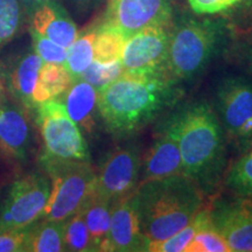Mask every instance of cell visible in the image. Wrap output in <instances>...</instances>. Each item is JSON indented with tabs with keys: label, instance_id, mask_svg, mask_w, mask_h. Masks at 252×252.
Here are the masks:
<instances>
[{
	"label": "cell",
	"instance_id": "cell-28",
	"mask_svg": "<svg viewBox=\"0 0 252 252\" xmlns=\"http://www.w3.org/2000/svg\"><path fill=\"white\" fill-rule=\"evenodd\" d=\"M186 252H231L229 245L213 228L207 212V219L191 239Z\"/></svg>",
	"mask_w": 252,
	"mask_h": 252
},
{
	"label": "cell",
	"instance_id": "cell-8",
	"mask_svg": "<svg viewBox=\"0 0 252 252\" xmlns=\"http://www.w3.org/2000/svg\"><path fill=\"white\" fill-rule=\"evenodd\" d=\"M216 111L225 133L243 152L252 132V82L229 76L216 88Z\"/></svg>",
	"mask_w": 252,
	"mask_h": 252
},
{
	"label": "cell",
	"instance_id": "cell-6",
	"mask_svg": "<svg viewBox=\"0 0 252 252\" xmlns=\"http://www.w3.org/2000/svg\"><path fill=\"white\" fill-rule=\"evenodd\" d=\"M43 143L40 161H89L90 154L81 128L69 117L64 104L47 100L35 106Z\"/></svg>",
	"mask_w": 252,
	"mask_h": 252
},
{
	"label": "cell",
	"instance_id": "cell-36",
	"mask_svg": "<svg viewBox=\"0 0 252 252\" xmlns=\"http://www.w3.org/2000/svg\"><path fill=\"white\" fill-rule=\"evenodd\" d=\"M2 90H4V80H2V75H1V65H0V96H1Z\"/></svg>",
	"mask_w": 252,
	"mask_h": 252
},
{
	"label": "cell",
	"instance_id": "cell-24",
	"mask_svg": "<svg viewBox=\"0 0 252 252\" xmlns=\"http://www.w3.org/2000/svg\"><path fill=\"white\" fill-rule=\"evenodd\" d=\"M23 0H0V47L18 36L26 19Z\"/></svg>",
	"mask_w": 252,
	"mask_h": 252
},
{
	"label": "cell",
	"instance_id": "cell-31",
	"mask_svg": "<svg viewBox=\"0 0 252 252\" xmlns=\"http://www.w3.org/2000/svg\"><path fill=\"white\" fill-rule=\"evenodd\" d=\"M247 0H186L187 5L197 17H214L234 11Z\"/></svg>",
	"mask_w": 252,
	"mask_h": 252
},
{
	"label": "cell",
	"instance_id": "cell-27",
	"mask_svg": "<svg viewBox=\"0 0 252 252\" xmlns=\"http://www.w3.org/2000/svg\"><path fill=\"white\" fill-rule=\"evenodd\" d=\"M224 184L232 194L252 198V150L244 152L230 167Z\"/></svg>",
	"mask_w": 252,
	"mask_h": 252
},
{
	"label": "cell",
	"instance_id": "cell-23",
	"mask_svg": "<svg viewBox=\"0 0 252 252\" xmlns=\"http://www.w3.org/2000/svg\"><path fill=\"white\" fill-rule=\"evenodd\" d=\"M127 39L122 32L97 25L94 42V61L102 63L121 61Z\"/></svg>",
	"mask_w": 252,
	"mask_h": 252
},
{
	"label": "cell",
	"instance_id": "cell-16",
	"mask_svg": "<svg viewBox=\"0 0 252 252\" xmlns=\"http://www.w3.org/2000/svg\"><path fill=\"white\" fill-rule=\"evenodd\" d=\"M26 108L11 102L0 103V151L15 161L30 153L32 132Z\"/></svg>",
	"mask_w": 252,
	"mask_h": 252
},
{
	"label": "cell",
	"instance_id": "cell-13",
	"mask_svg": "<svg viewBox=\"0 0 252 252\" xmlns=\"http://www.w3.org/2000/svg\"><path fill=\"white\" fill-rule=\"evenodd\" d=\"M176 174H182L178 111L167 116L153 145L141 159L139 184Z\"/></svg>",
	"mask_w": 252,
	"mask_h": 252
},
{
	"label": "cell",
	"instance_id": "cell-2",
	"mask_svg": "<svg viewBox=\"0 0 252 252\" xmlns=\"http://www.w3.org/2000/svg\"><path fill=\"white\" fill-rule=\"evenodd\" d=\"M182 174L203 193L213 190L225 168V131L210 104L196 102L178 110Z\"/></svg>",
	"mask_w": 252,
	"mask_h": 252
},
{
	"label": "cell",
	"instance_id": "cell-22",
	"mask_svg": "<svg viewBox=\"0 0 252 252\" xmlns=\"http://www.w3.org/2000/svg\"><path fill=\"white\" fill-rule=\"evenodd\" d=\"M94 37H96V27L84 32L81 35L78 34L76 40L67 50L64 65L74 81L80 78L81 75L94 62Z\"/></svg>",
	"mask_w": 252,
	"mask_h": 252
},
{
	"label": "cell",
	"instance_id": "cell-21",
	"mask_svg": "<svg viewBox=\"0 0 252 252\" xmlns=\"http://www.w3.org/2000/svg\"><path fill=\"white\" fill-rule=\"evenodd\" d=\"M61 251H65L61 220H39L28 226L25 252Z\"/></svg>",
	"mask_w": 252,
	"mask_h": 252
},
{
	"label": "cell",
	"instance_id": "cell-4",
	"mask_svg": "<svg viewBox=\"0 0 252 252\" xmlns=\"http://www.w3.org/2000/svg\"><path fill=\"white\" fill-rule=\"evenodd\" d=\"M224 25L213 19L184 15L171 26L168 71L175 80H189L212 61L224 35Z\"/></svg>",
	"mask_w": 252,
	"mask_h": 252
},
{
	"label": "cell",
	"instance_id": "cell-10",
	"mask_svg": "<svg viewBox=\"0 0 252 252\" xmlns=\"http://www.w3.org/2000/svg\"><path fill=\"white\" fill-rule=\"evenodd\" d=\"M172 17V0H106L99 25L130 37L143 28L171 25Z\"/></svg>",
	"mask_w": 252,
	"mask_h": 252
},
{
	"label": "cell",
	"instance_id": "cell-3",
	"mask_svg": "<svg viewBox=\"0 0 252 252\" xmlns=\"http://www.w3.org/2000/svg\"><path fill=\"white\" fill-rule=\"evenodd\" d=\"M134 193L141 234L147 243L171 237L203 209V191L185 174L143 182Z\"/></svg>",
	"mask_w": 252,
	"mask_h": 252
},
{
	"label": "cell",
	"instance_id": "cell-12",
	"mask_svg": "<svg viewBox=\"0 0 252 252\" xmlns=\"http://www.w3.org/2000/svg\"><path fill=\"white\" fill-rule=\"evenodd\" d=\"M213 228L234 252H252V198H217L207 209Z\"/></svg>",
	"mask_w": 252,
	"mask_h": 252
},
{
	"label": "cell",
	"instance_id": "cell-26",
	"mask_svg": "<svg viewBox=\"0 0 252 252\" xmlns=\"http://www.w3.org/2000/svg\"><path fill=\"white\" fill-rule=\"evenodd\" d=\"M63 243L65 251H94L89 229L82 210L63 220Z\"/></svg>",
	"mask_w": 252,
	"mask_h": 252
},
{
	"label": "cell",
	"instance_id": "cell-29",
	"mask_svg": "<svg viewBox=\"0 0 252 252\" xmlns=\"http://www.w3.org/2000/svg\"><path fill=\"white\" fill-rule=\"evenodd\" d=\"M123 65L121 61H115L110 63H102L94 61L87 70L81 75L80 78L87 81L97 90L102 89L106 84L111 83L116 78L122 75ZM78 80V78H77Z\"/></svg>",
	"mask_w": 252,
	"mask_h": 252
},
{
	"label": "cell",
	"instance_id": "cell-33",
	"mask_svg": "<svg viewBox=\"0 0 252 252\" xmlns=\"http://www.w3.org/2000/svg\"><path fill=\"white\" fill-rule=\"evenodd\" d=\"M103 1L104 0H68L75 13L80 17L89 14L93 9L98 7Z\"/></svg>",
	"mask_w": 252,
	"mask_h": 252
},
{
	"label": "cell",
	"instance_id": "cell-37",
	"mask_svg": "<svg viewBox=\"0 0 252 252\" xmlns=\"http://www.w3.org/2000/svg\"><path fill=\"white\" fill-rule=\"evenodd\" d=\"M36 1H39V0H23L24 4H26L27 6L34 4V2H36Z\"/></svg>",
	"mask_w": 252,
	"mask_h": 252
},
{
	"label": "cell",
	"instance_id": "cell-9",
	"mask_svg": "<svg viewBox=\"0 0 252 252\" xmlns=\"http://www.w3.org/2000/svg\"><path fill=\"white\" fill-rule=\"evenodd\" d=\"M171 25H154L126 40L122 54L123 70L133 74L168 71Z\"/></svg>",
	"mask_w": 252,
	"mask_h": 252
},
{
	"label": "cell",
	"instance_id": "cell-20",
	"mask_svg": "<svg viewBox=\"0 0 252 252\" xmlns=\"http://www.w3.org/2000/svg\"><path fill=\"white\" fill-rule=\"evenodd\" d=\"M72 82L74 80L64 64L43 62L33 93L34 103L37 105L47 100L58 98L67 93Z\"/></svg>",
	"mask_w": 252,
	"mask_h": 252
},
{
	"label": "cell",
	"instance_id": "cell-15",
	"mask_svg": "<svg viewBox=\"0 0 252 252\" xmlns=\"http://www.w3.org/2000/svg\"><path fill=\"white\" fill-rule=\"evenodd\" d=\"M30 28L67 49L80 34L75 21L58 0H39L30 5Z\"/></svg>",
	"mask_w": 252,
	"mask_h": 252
},
{
	"label": "cell",
	"instance_id": "cell-7",
	"mask_svg": "<svg viewBox=\"0 0 252 252\" xmlns=\"http://www.w3.org/2000/svg\"><path fill=\"white\" fill-rule=\"evenodd\" d=\"M49 194L50 181L39 173L14 180L0 198V231L25 229L37 222L45 212Z\"/></svg>",
	"mask_w": 252,
	"mask_h": 252
},
{
	"label": "cell",
	"instance_id": "cell-14",
	"mask_svg": "<svg viewBox=\"0 0 252 252\" xmlns=\"http://www.w3.org/2000/svg\"><path fill=\"white\" fill-rule=\"evenodd\" d=\"M134 191L113 202L104 251H146L147 241L141 234Z\"/></svg>",
	"mask_w": 252,
	"mask_h": 252
},
{
	"label": "cell",
	"instance_id": "cell-18",
	"mask_svg": "<svg viewBox=\"0 0 252 252\" xmlns=\"http://www.w3.org/2000/svg\"><path fill=\"white\" fill-rule=\"evenodd\" d=\"M97 99L98 90L82 78L72 82L65 94L64 108L69 117L76 123L81 131L87 133H93L96 127Z\"/></svg>",
	"mask_w": 252,
	"mask_h": 252
},
{
	"label": "cell",
	"instance_id": "cell-25",
	"mask_svg": "<svg viewBox=\"0 0 252 252\" xmlns=\"http://www.w3.org/2000/svg\"><path fill=\"white\" fill-rule=\"evenodd\" d=\"M207 219V209H202L197 216L180 231L175 232L171 237L158 242H149L146 251L152 252H186L189 243Z\"/></svg>",
	"mask_w": 252,
	"mask_h": 252
},
{
	"label": "cell",
	"instance_id": "cell-32",
	"mask_svg": "<svg viewBox=\"0 0 252 252\" xmlns=\"http://www.w3.org/2000/svg\"><path fill=\"white\" fill-rule=\"evenodd\" d=\"M28 226L0 231V252H25Z\"/></svg>",
	"mask_w": 252,
	"mask_h": 252
},
{
	"label": "cell",
	"instance_id": "cell-5",
	"mask_svg": "<svg viewBox=\"0 0 252 252\" xmlns=\"http://www.w3.org/2000/svg\"><path fill=\"white\" fill-rule=\"evenodd\" d=\"M50 178V194L40 220H65L96 190L97 173L89 161H41Z\"/></svg>",
	"mask_w": 252,
	"mask_h": 252
},
{
	"label": "cell",
	"instance_id": "cell-17",
	"mask_svg": "<svg viewBox=\"0 0 252 252\" xmlns=\"http://www.w3.org/2000/svg\"><path fill=\"white\" fill-rule=\"evenodd\" d=\"M43 61L34 50H27L12 61L7 71V83L11 94L27 110L35 109L33 93Z\"/></svg>",
	"mask_w": 252,
	"mask_h": 252
},
{
	"label": "cell",
	"instance_id": "cell-30",
	"mask_svg": "<svg viewBox=\"0 0 252 252\" xmlns=\"http://www.w3.org/2000/svg\"><path fill=\"white\" fill-rule=\"evenodd\" d=\"M30 35L32 39V48L42 59L43 62L64 64L65 59H67V48L53 42L52 40L42 36L31 28Z\"/></svg>",
	"mask_w": 252,
	"mask_h": 252
},
{
	"label": "cell",
	"instance_id": "cell-34",
	"mask_svg": "<svg viewBox=\"0 0 252 252\" xmlns=\"http://www.w3.org/2000/svg\"><path fill=\"white\" fill-rule=\"evenodd\" d=\"M243 61L248 71L252 74V45L245 47L243 49Z\"/></svg>",
	"mask_w": 252,
	"mask_h": 252
},
{
	"label": "cell",
	"instance_id": "cell-35",
	"mask_svg": "<svg viewBox=\"0 0 252 252\" xmlns=\"http://www.w3.org/2000/svg\"><path fill=\"white\" fill-rule=\"evenodd\" d=\"M250 150H252V132H251L250 137H249V139H248V141H247V144H245L244 150H243V152H242V153L247 152V151H250Z\"/></svg>",
	"mask_w": 252,
	"mask_h": 252
},
{
	"label": "cell",
	"instance_id": "cell-1",
	"mask_svg": "<svg viewBox=\"0 0 252 252\" xmlns=\"http://www.w3.org/2000/svg\"><path fill=\"white\" fill-rule=\"evenodd\" d=\"M180 98L169 71L133 74L123 71L98 90V112L108 131L124 138L140 131Z\"/></svg>",
	"mask_w": 252,
	"mask_h": 252
},
{
	"label": "cell",
	"instance_id": "cell-19",
	"mask_svg": "<svg viewBox=\"0 0 252 252\" xmlns=\"http://www.w3.org/2000/svg\"><path fill=\"white\" fill-rule=\"evenodd\" d=\"M112 204L94 193L82 207L81 210L89 229L94 251H104L109 235Z\"/></svg>",
	"mask_w": 252,
	"mask_h": 252
},
{
	"label": "cell",
	"instance_id": "cell-11",
	"mask_svg": "<svg viewBox=\"0 0 252 252\" xmlns=\"http://www.w3.org/2000/svg\"><path fill=\"white\" fill-rule=\"evenodd\" d=\"M140 167V151L135 145L112 151L97 173L94 193L112 203L132 194L139 185Z\"/></svg>",
	"mask_w": 252,
	"mask_h": 252
}]
</instances>
